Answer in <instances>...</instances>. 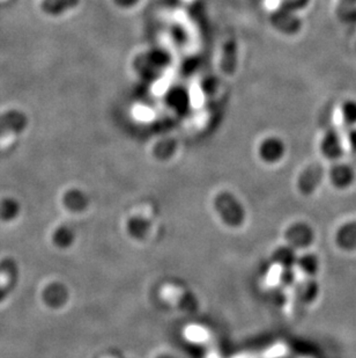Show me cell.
Masks as SVG:
<instances>
[{
	"instance_id": "7",
	"label": "cell",
	"mask_w": 356,
	"mask_h": 358,
	"mask_svg": "<svg viewBox=\"0 0 356 358\" xmlns=\"http://www.w3.org/2000/svg\"><path fill=\"white\" fill-rule=\"evenodd\" d=\"M77 3V0H44L42 7L47 13L57 14Z\"/></svg>"
},
{
	"instance_id": "9",
	"label": "cell",
	"mask_w": 356,
	"mask_h": 358,
	"mask_svg": "<svg viewBox=\"0 0 356 358\" xmlns=\"http://www.w3.org/2000/svg\"><path fill=\"white\" fill-rule=\"evenodd\" d=\"M341 115L347 124H356V101L348 100L341 106Z\"/></svg>"
},
{
	"instance_id": "1",
	"label": "cell",
	"mask_w": 356,
	"mask_h": 358,
	"mask_svg": "<svg viewBox=\"0 0 356 358\" xmlns=\"http://www.w3.org/2000/svg\"><path fill=\"white\" fill-rule=\"evenodd\" d=\"M28 117L24 113L10 110L0 115V138L8 135L20 134L27 128Z\"/></svg>"
},
{
	"instance_id": "6",
	"label": "cell",
	"mask_w": 356,
	"mask_h": 358,
	"mask_svg": "<svg viewBox=\"0 0 356 358\" xmlns=\"http://www.w3.org/2000/svg\"><path fill=\"white\" fill-rule=\"evenodd\" d=\"M87 199L79 190H71L64 197V204L72 211H80L86 206Z\"/></svg>"
},
{
	"instance_id": "4",
	"label": "cell",
	"mask_w": 356,
	"mask_h": 358,
	"mask_svg": "<svg viewBox=\"0 0 356 358\" xmlns=\"http://www.w3.org/2000/svg\"><path fill=\"white\" fill-rule=\"evenodd\" d=\"M21 206L13 197H6L0 202V218L5 222L15 220L20 215Z\"/></svg>"
},
{
	"instance_id": "8",
	"label": "cell",
	"mask_w": 356,
	"mask_h": 358,
	"mask_svg": "<svg viewBox=\"0 0 356 358\" xmlns=\"http://www.w3.org/2000/svg\"><path fill=\"white\" fill-rule=\"evenodd\" d=\"M52 238H54V243H56V246L65 248V247H68L73 243V231L68 227H58Z\"/></svg>"
},
{
	"instance_id": "2",
	"label": "cell",
	"mask_w": 356,
	"mask_h": 358,
	"mask_svg": "<svg viewBox=\"0 0 356 358\" xmlns=\"http://www.w3.org/2000/svg\"><path fill=\"white\" fill-rule=\"evenodd\" d=\"M322 153L326 158L329 159H336L341 156L343 153V141L339 134L336 130H329L326 132L325 136L322 137Z\"/></svg>"
},
{
	"instance_id": "5",
	"label": "cell",
	"mask_w": 356,
	"mask_h": 358,
	"mask_svg": "<svg viewBox=\"0 0 356 358\" xmlns=\"http://www.w3.org/2000/svg\"><path fill=\"white\" fill-rule=\"evenodd\" d=\"M329 174H331V180L334 182V185H339V186L348 185L353 179L352 169L348 166L343 165V164L334 166L331 169Z\"/></svg>"
},
{
	"instance_id": "11",
	"label": "cell",
	"mask_w": 356,
	"mask_h": 358,
	"mask_svg": "<svg viewBox=\"0 0 356 358\" xmlns=\"http://www.w3.org/2000/svg\"><path fill=\"white\" fill-rule=\"evenodd\" d=\"M347 141H348L350 149L353 150V151H355L356 152V128L352 129V130L348 132Z\"/></svg>"
},
{
	"instance_id": "3",
	"label": "cell",
	"mask_w": 356,
	"mask_h": 358,
	"mask_svg": "<svg viewBox=\"0 0 356 358\" xmlns=\"http://www.w3.org/2000/svg\"><path fill=\"white\" fill-rule=\"evenodd\" d=\"M68 294L66 287L61 283H52L47 285L43 291V301L47 306L58 308L68 301Z\"/></svg>"
},
{
	"instance_id": "12",
	"label": "cell",
	"mask_w": 356,
	"mask_h": 358,
	"mask_svg": "<svg viewBox=\"0 0 356 358\" xmlns=\"http://www.w3.org/2000/svg\"><path fill=\"white\" fill-rule=\"evenodd\" d=\"M356 5V0H341V7L343 10L346 8H354Z\"/></svg>"
},
{
	"instance_id": "10",
	"label": "cell",
	"mask_w": 356,
	"mask_h": 358,
	"mask_svg": "<svg viewBox=\"0 0 356 358\" xmlns=\"http://www.w3.org/2000/svg\"><path fill=\"white\" fill-rule=\"evenodd\" d=\"M283 152V146L278 141H271L265 146V156L271 160H276L281 157Z\"/></svg>"
}]
</instances>
